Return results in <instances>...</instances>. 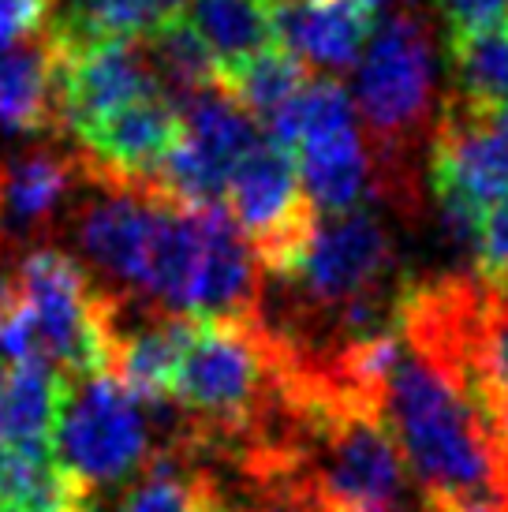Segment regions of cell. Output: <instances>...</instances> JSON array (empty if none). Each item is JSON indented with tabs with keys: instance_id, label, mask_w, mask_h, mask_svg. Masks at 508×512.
Listing matches in <instances>:
<instances>
[{
	"instance_id": "cell-28",
	"label": "cell",
	"mask_w": 508,
	"mask_h": 512,
	"mask_svg": "<svg viewBox=\"0 0 508 512\" xmlns=\"http://www.w3.org/2000/svg\"><path fill=\"white\" fill-rule=\"evenodd\" d=\"M494 438H497V449H501V460H505V486H508V404H501L494 415Z\"/></svg>"
},
{
	"instance_id": "cell-21",
	"label": "cell",
	"mask_w": 508,
	"mask_h": 512,
	"mask_svg": "<svg viewBox=\"0 0 508 512\" xmlns=\"http://www.w3.org/2000/svg\"><path fill=\"white\" fill-rule=\"evenodd\" d=\"M449 60L467 105L508 109V12L482 27L449 30Z\"/></svg>"
},
{
	"instance_id": "cell-15",
	"label": "cell",
	"mask_w": 508,
	"mask_h": 512,
	"mask_svg": "<svg viewBox=\"0 0 508 512\" xmlns=\"http://www.w3.org/2000/svg\"><path fill=\"white\" fill-rule=\"evenodd\" d=\"M83 154H64L53 146H38L15 154L0 165V236L19 240L34 228L49 225L64 202L83 187Z\"/></svg>"
},
{
	"instance_id": "cell-19",
	"label": "cell",
	"mask_w": 508,
	"mask_h": 512,
	"mask_svg": "<svg viewBox=\"0 0 508 512\" xmlns=\"http://www.w3.org/2000/svg\"><path fill=\"white\" fill-rule=\"evenodd\" d=\"M0 505L8 512H90V490L53 453L0 445Z\"/></svg>"
},
{
	"instance_id": "cell-9",
	"label": "cell",
	"mask_w": 508,
	"mask_h": 512,
	"mask_svg": "<svg viewBox=\"0 0 508 512\" xmlns=\"http://www.w3.org/2000/svg\"><path fill=\"white\" fill-rule=\"evenodd\" d=\"M176 105L184 113V139L157 176V195L187 210L221 206L236 165L262 143L258 124L221 79Z\"/></svg>"
},
{
	"instance_id": "cell-23",
	"label": "cell",
	"mask_w": 508,
	"mask_h": 512,
	"mask_svg": "<svg viewBox=\"0 0 508 512\" xmlns=\"http://www.w3.org/2000/svg\"><path fill=\"white\" fill-rule=\"evenodd\" d=\"M146 57L172 101H184L187 94L217 83V64L187 15L169 23L165 30H157L154 38H146Z\"/></svg>"
},
{
	"instance_id": "cell-18",
	"label": "cell",
	"mask_w": 508,
	"mask_h": 512,
	"mask_svg": "<svg viewBox=\"0 0 508 512\" xmlns=\"http://www.w3.org/2000/svg\"><path fill=\"white\" fill-rule=\"evenodd\" d=\"M191 0H75L53 34L64 49H86L94 42H139L154 38L157 30L184 19Z\"/></svg>"
},
{
	"instance_id": "cell-22",
	"label": "cell",
	"mask_w": 508,
	"mask_h": 512,
	"mask_svg": "<svg viewBox=\"0 0 508 512\" xmlns=\"http://www.w3.org/2000/svg\"><path fill=\"white\" fill-rule=\"evenodd\" d=\"M221 83L232 90V98L240 101L247 113L269 124L273 116L284 113L299 98L303 86L311 83V68L296 53H288L284 45H269L266 53L247 60L240 72L225 75Z\"/></svg>"
},
{
	"instance_id": "cell-5",
	"label": "cell",
	"mask_w": 508,
	"mask_h": 512,
	"mask_svg": "<svg viewBox=\"0 0 508 512\" xmlns=\"http://www.w3.org/2000/svg\"><path fill=\"white\" fill-rule=\"evenodd\" d=\"M53 456L86 490L116 486L135 471H146L154 460L146 404L113 370L64 378Z\"/></svg>"
},
{
	"instance_id": "cell-7",
	"label": "cell",
	"mask_w": 508,
	"mask_h": 512,
	"mask_svg": "<svg viewBox=\"0 0 508 512\" xmlns=\"http://www.w3.org/2000/svg\"><path fill=\"white\" fill-rule=\"evenodd\" d=\"M284 285L296 288L299 307L311 322H333L355 299L378 296L408 281L396 277V247L389 228L363 206L314 228L307 251Z\"/></svg>"
},
{
	"instance_id": "cell-32",
	"label": "cell",
	"mask_w": 508,
	"mask_h": 512,
	"mask_svg": "<svg viewBox=\"0 0 508 512\" xmlns=\"http://www.w3.org/2000/svg\"><path fill=\"white\" fill-rule=\"evenodd\" d=\"M0 240H4V236H0Z\"/></svg>"
},
{
	"instance_id": "cell-3",
	"label": "cell",
	"mask_w": 508,
	"mask_h": 512,
	"mask_svg": "<svg viewBox=\"0 0 508 512\" xmlns=\"http://www.w3.org/2000/svg\"><path fill=\"white\" fill-rule=\"evenodd\" d=\"M19 307L34 337L38 359L64 378L113 370L116 296L60 247H30L19 255Z\"/></svg>"
},
{
	"instance_id": "cell-17",
	"label": "cell",
	"mask_w": 508,
	"mask_h": 512,
	"mask_svg": "<svg viewBox=\"0 0 508 512\" xmlns=\"http://www.w3.org/2000/svg\"><path fill=\"white\" fill-rule=\"evenodd\" d=\"M187 19L210 49L217 79L240 72L247 60L277 45L269 0H191Z\"/></svg>"
},
{
	"instance_id": "cell-20",
	"label": "cell",
	"mask_w": 508,
	"mask_h": 512,
	"mask_svg": "<svg viewBox=\"0 0 508 512\" xmlns=\"http://www.w3.org/2000/svg\"><path fill=\"white\" fill-rule=\"evenodd\" d=\"M187 456V445L154 453L150 468L127 486L116 512H225L221 486Z\"/></svg>"
},
{
	"instance_id": "cell-12",
	"label": "cell",
	"mask_w": 508,
	"mask_h": 512,
	"mask_svg": "<svg viewBox=\"0 0 508 512\" xmlns=\"http://www.w3.org/2000/svg\"><path fill=\"white\" fill-rule=\"evenodd\" d=\"M60 64V98H64V128L83 131L101 116L124 109L131 101L165 94L154 64L139 42H94L86 49H64Z\"/></svg>"
},
{
	"instance_id": "cell-10",
	"label": "cell",
	"mask_w": 508,
	"mask_h": 512,
	"mask_svg": "<svg viewBox=\"0 0 508 512\" xmlns=\"http://www.w3.org/2000/svg\"><path fill=\"white\" fill-rule=\"evenodd\" d=\"M75 139L94 176L157 195V176L184 139V113L169 94H154L86 124Z\"/></svg>"
},
{
	"instance_id": "cell-26",
	"label": "cell",
	"mask_w": 508,
	"mask_h": 512,
	"mask_svg": "<svg viewBox=\"0 0 508 512\" xmlns=\"http://www.w3.org/2000/svg\"><path fill=\"white\" fill-rule=\"evenodd\" d=\"M438 4L449 30L482 27V23H494L508 12V0H438Z\"/></svg>"
},
{
	"instance_id": "cell-24",
	"label": "cell",
	"mask_w": 508,
	"mask_h": 512,
	"mask_svg": "<svg viewBox=\"0 0 508 512\" xmlns=\"http://www.w3.org/2000/svg\"><path fill=\"white\" fill-rule=\"evenodd\" d=\"M475 266H479V277L486 285L508 288V195L497 199L494 206L482 214Z\"/></svg>"
},
{
	"instance_id": "cell-11",
	"label": "cell",
	"mask_w": 508,
	"mask_h": 512,
	"mask_svg": "<svg viewBox=\"0 0 508 512\" xmlns=\"http://www.w3.org/2000/svg\"><path fill=\"white\" fill-rule=\"evenodd\" d=\"M434 195H460L490 210L508 195V146L490 109L467 105L460 94L445 101L430 139Z\"/></svg>"
},
{
	"instance_id": "cell-1",
	"label": "cell",
	"mask_w": 508,
	"mask_h": 512,
	"mask_svg": "<svg viewBox=\"0 0 508 512\" xmlns=\"http://www.w3.org/2000/svg\"><path fill=\"white\" fill-rule=\"evenodd\" d=\"M374 408L426 494L505 501V460L479 397L456 363L404 337V329Z\"/></svg>"
},
{
	"instance_id": "cell-29",
	"label": "cell",
	"mask_w": 508,
	"mask_h": 512,
	"mask_svg": "<svg viewBox=\"0 0 508 512\" xmlns=\"http://www.w3.org/2000/svg\"><path fill=\"white\" fill-rule=\"evenodd\" d=\"M359 4H367L370 12H374V8H378V4H385V0H359Z\"/></svg>"
},
{
	"instance_id": "cell-6",
	"label": "cell",
	"mask_w": 508,
	"mask_h": 512,
	"mask_svg": "<svg viewBox=\"0 0 508 512\" xmlns=\"http://www.w3.org/2000/svg\"><path fill=\"white\" fill-rule=\"evenodd\" d=\"M225 202L262 273L288 281L318 228L296 154L273 139L258 143L232 172Z\"/></svg>"
},
{
	"instance_id": "cell-14",
	"label": "cell",
	"mask_w": 508,
	"mask_h": 512,
	"mask_svg": "<svg viewBox=\"0 0 508 512\" xmlns=\"http://www.w3.org/2000/svg\"><path fill=\"white\" fill-rule=\"evenodd\" d=\"M60 42L53 27L0 53V131L53 135L64 128L60 98Z\"/></svg>"
},
{
	"instance_id": "cell-30",
	"label": "cell",
	"mask_w": 508,
	"mask_h": 512,
	"mask_svg": "<svg viewBox=\"0 0 508 512\" xmlns=\"http://www.w3.org/2000/svg\"><path fill=\"white\" fill-rule=\"evenodd\" d=\"M505 501H508V486H505Z\"/></svg>"
},
{
	"instance_id": "cell-27",
	"label": "cell",
	"mask_w": 508,
	"mask_h": 512,
	"mask_svg": "<svg viewBox=\"0 0 508 512\" xmlns=\"http://www.w3.org/2000/svg\"><path fill=\"white\" fill-rule=\"evenodd\" d=\"M438 512H508V501H501V498H452V501H438Z\"/></svg>"
},
{
	"instance_id": "cell-13",
	"label": "cell",
	"mask_w": 508,
	"mask_h": 512,
	"mask_svg": "<svg viewBox=\"0 0 508 512\" xmlns=\"http://www.w3.org/2000/svg\"><path fill=\"white\" fill-rule=\"evenodd\" d=\"M269 8L277 45L307 68H352L374 34V12L359 0H269Z\"/></svg>"
},
{
	"instance_id": "cell-31",
	"label": "cell",
	"mask_w": 508,
	"mask_h": 512,
	"mask_svg": "<svg viewBox=\"0 0 508 512\" xmlns=\"http://www.w3.org/2000/svg\"><path fill=\"white\" fill-rule=\"evenodd\" d=\"M0 512H8V509H4V505H0Z\"/></svg>"
},
{
	"instance_id": "cell-4",
	"label": "cell",
	"mask_w": 508,
	"mask_h": 512,
	"mask_svg": "<svg viewBox=\"0 0 508 512\" xmlns=\"http://www.w3.org/2000/svg\"><path fill=\"white\" fill-rule=\"evenodd\" d=\"M269 139L296 154L314 210L337 217L363 210L378 195L367 131L337 79H311L299 98L266 124Z\"/></svg>"
},
{
	"instance_id": "cell-2",
	"label": "cell",
	"mask_w": 508,
	"mask_h": 512,
	"mask_svg": "<svg viewBox=\"0 0 508 512\" xmlns=\"http://www.w3.org/2000/svg\"><path fill=\"white\" fill-rule=\"evenodd\" d=\"M355 105L374 157L378 195L408 210L419 191L408 176V150L434 109V38L419 12H396L370 34L355 68Z\"/></svg>"
},
{
	"instance_id": "cell-25",
	"label": "cell",
	"mask_w": 508,
	"mask_h": 512,
	"mask_svg": "<svg viewBox=\"0 0 508 512\" xmlns=\"http://www.w3.org/2000/svg\"><path fill=\"white\" fill-rule=\"evenodd\" d=\"M57 0H0V53L42 34Z\"/></svg>"
},
{
	"instance_id": "cell-8",
	"label": "cell",
	"mask_w": 508,
	"mask_h": 512,
	"mask_svg": "<svg viewBox=\"0 0 508 512\" xmlns=\"http://www.w3.org/2000/svg\"><path fill=\"white\" fill-rule=\"evenodd\" d=\"M83 187V199L71 210V236L79 255L90 270L109 281V296H116L120 288V299L146 303V281L169 199L94 176L90 169Z\"/></svg>"
},
{
	"instance_id": "cell-16",
	"label": "cell",
	"mask_w": 508,
	"mask_h": 512,
	"mask_svg": "<svg viewBox=\"0 0 508 512\" xmlns=\"http://www.w3.org/2000/svg\"><path fill=\"white\" fill-rule=\"evenodd\" d=\"M64 374L45 359L0 367V445L53 453Z\"/></svg>"
}]
</instances>
